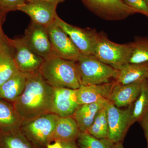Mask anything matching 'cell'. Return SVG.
Returning a JSON list of instances; mask_svg holds the SVG:
<instances>
[{
    "label": "cell",
    "instance_id": "4316f807",
    "mask_svg": "<svg viewBox=\"0 0 148 148\" xmlns=\"http://www.w3.org/2000/svg\"><path fill=\"white\" fill-rule=\"evenodd\" d=\"M26 2L25 0H0V14L5 16L9 12L17 10L18 7Z\"/></svg>",
    "mask_w": 148,
    "mask_h": 148
},
{
    "label": "cell",
    "instance_id": "7a4b0ae2",
    "mask_svg": "<svg viewBox=\"0 0 148 148\" xmlns=\"http://www.w3.org/2000/svg\"><path fill=\"white\" fill-rule=\"evenodd\" d=\"M39 71L46 82L54 88L77 89L81 85L75 61L53 56L44 61Z\"/></svg>",
    "mask_w": 148,
    "mask_h": 148
},
{
    "label": "cell",
    "instance_id": "d6986e66",
    "mask_svg": "<svg viewBox=\"0 0 148 148\" xmlns=\"http://www.w3.org/2000/svg\"><path fill=\"white\" fill-rule=\"evenodd\" d=\"M80 132L76 121L73 116L59 117L51 138V142L76 141Z\"/></svg>",
    "mask_w": 148,
    "mask_h": 148
},
{
    "label": "cell",
    "instance_id": "4dcf8cb0",
    "mask_svg": "<svg viewBox=\"0 0 148 148\" xmlns=\"http://www.w3.org/2000/svg\"><path fill=\"white\" fill-rule=\"evenodd\" d=\"M61 142L63 144V148H79L76 143V141Z\"/></svg>",
    "mask_w": 148,
    "mask_h": 148
},
{
    "label": "cell",
    "instance_id": "f546056e",
    "mask_svg": "<svg viewBox=\"0 0 148 148\" xmlns=\"http://www.w3.org/2000/svg\"><path fill=\"white\" fill-rule=\"evenodd\" d=\"M139 122L144 130L145 136L147 143V148H148V115L145 117Z\"/></svg>",
    "mask_w": 148,
    "mask_h": 148
},
{
    "label": "cell",
    "instance_id": "5bb4252c",
    "mask_svg": "<svg viewBox=\"0 0 148 148\" xmlns=\"http://www.w3.org/2000/svg\"><path fill=\"white\" fill-rule=\"evenodd\" d=\"M146 79L124 85L116 82L109 101L117 108H127L137 100Z\"/></svg>",
    "mask_w": 148,
    "mask_h": 148
},
{
    "label": "cell",
    "instance_id": "7402d4cb",
    "mask_svg": "<svg viewBox=\"0 0 148 148\" xmlns=\"http://www.w3.org/2000/svg\"><path fill=\"white\" fill-rule=\"evenodd\" d=\"M19 72L7 43L0 51V86Z\"/></svg>",
    "mask_w": 148,
    "mask_h": 148
},
{
    "label": "cell",
    "instance_id": "277c9868",
    "mask_svg": "<svg viewBox=\"0 0 148 148\" xmlns=\"http://www.w3.org/2000/svg\"><path fill=\"white\" fill-rule=\"evenodd\" d=\"M130 55V43H116L109 39L106 33L98 32L93 55L100 61L118 70L128 63Z\"/></svg>",
    "mask_w": 148,
    "mask_h": 148
},
{
    "label": "cell",
    "instance_id": "7c38bea8",
    "mask_svg": "<svg viewBox=\"0 0 148 148\" xmlns=\"http://www.w3.org/2000/svg\"><path fill=\"white\" fill-rule=\"evenodd\" d=\"M57 5L42 1L26 2L18 7L17 10L29 15L33 22L47 27L55 21L58 15L56 12Z\"/></svg>",
    "mask_w": 148,
    "mask_h": 148
},
{
    "label": "cell",
    "instance_id": "4fadbf2b",
    "mask_svg": "<svg viewBox=\"0 0 148 148\" xmlns=\"http://www.w3.org/2000/svg\"><path fill=\"white\" fill-rule=\"evenodd\" d=\"M54 88L50 113L62 117L72 116L79 105L77 98V89L64 87Z\"/></svg>",
    "mask_w": 148,
    "mask_h": 148
},
{
    "label": "cell",
    "instance_id": "cb8c5ba5",
    "mask_svg": "<svg viewBox=\"0 0 148 148\" xmlns=\"http://www.w3.org/2000/svg\"><path fill=\"white\" fill-rule=\"evenodd\" d=\"M148 115V81L143 84L140 95L133 104L132 119L133 124Z\"/></svg>",
    "mask_w": 148,
    "mask_h": 148
},
{
    "label": "cell",
    "instance_id": "8992f818",
    "mask_svg": "<svg viewBox=\"0 0 148 148\" xmlns=\"http://www.w3.org/2000/svg\"><path fill=\"white\" fill-rule=\"evenodd\" d=\"M133 104L123 110L116 107L109 100L104 103L108 123V138L114 144L122 142L130 127L133 124Z\"/></svg>",
    "mask_w": 148,
    "mask_h": 148
},
{
    "label": "cell",
    "instance_id": "d590c367",
    "mask_svg": "<svg viewBox=\"0 0 148 148\" xmlns=\"http://www.w3.org/2000/svg\"><path fill=\"white\" fill-rule=\"evenodd\" d=\"M147 81H148V76L147 79Z\"/></svg>",
    "mask_w": 148,
    "mask_h": 148
},
{
    "label": "cell",
    "instance_id": "30bf717a",
    "mask_svg": "<svg viewBox=\"0 0 148 148\" xmlns=\"http://www.w3.org/2000/svg\"><path fill=\"white\" fill-rule=\"evenodd\" d=\"M47 28L53 55L76 62L81 53L68 35L55 21Z\"/></svg>",
    "mask_w": 148,
    "mask_h": 148
},
{
    "label": "cell",
    "instance_id": "6da1fadb",
    "mask_svg": "<svg viewBox=\"0 0 148 148\" xmlns=\"http://www.w3.org/2000/svg\"><path fill=\"white\" fill-rule=\"evenodd\" d=\"M23 92L12 103L23 123L51 112L54 88L46 82L39 71L26 74Z\"/></svg>",
    "mask_w": 148,
    "mask_h": 148
},
{
    "label": "cell",
    "instance_id": "2e32d148",
    "mask_svg": "<svg viewBox=\"0 0 148 148\" xmlns=\"http://www.w3.org/2000/svg\"><path fill=\"white\" fill-rule=\"evenodd\" d=\"M148 63L142 64L127 63L118 69L116 82L127 84L147 79Z\"/></svg>",
    "mask_w": 148,
    "mask_h": 148
},
{
    "label": "cell",
    "instance_id": "3957f363",
    "mask_svg": "<svg viewBox=\"0 0 148 148\" xmlns=\"http://www.w3.org/2000/svg\"><path fill=\"white\" fill-rule=\"evenodd\" d=\"M83 85L108 83L115 80L118 70L104 64L94 55L80 54L76 61Z\"/></svg>",
    "mask_w": 148,
    "mask_h": 148
},
{
    "label": "cell",
    "instance_id": "d6a6232c",
    "mask_svg": "<svg viewBox=\"0 0 148 148\" xmlns=\"http://www.w3.org/2000/svg\"><path fill=\"white\" fill-rule=\"evenodd\" d=\"M26 2L33 1H42L49 2L58 4L63 2L65 0H25Z\"/></svg>",
    "mask_w": 148,
    "mask_h": 148
},
{
    "label": "cell",
    "instance_id": "1f68e13d",
    "mask_svg": "<svg viewBox=\"0 0 148 148\" xmlns=\"http://www.w3.org/2000/svg\"><path fill=\"white\" fill-rule=\"evenodd\" d=\"M47 148H63V144L61 141H55L53 144H47Z\"/></svg>",
    "mask_w": 148,
    "mask_h": 148
},
{
    "label": "cell",
    "instance_id": "603a6c76",
    "mask_svg": "<svg viewBox=\"0 0 148 148\" xmlns=\"http://www.w3.org/2000/svg\"><path fill=\"white\" fill-rule=\"evenodd\" d=\"M130 44L131 55L128 63H148V36L135 37L134 41Z\"/></svg>",
    "mask_w": 148,
    "mask_h": 148
},
{
    "label": "cell",
    "instance_id": "9a60e30c",
    "mask_svg": "<svg viewBox=\"0 0 148 148\" xmlns=\"http://www.w3.org/2000/svg\"><path fill=\"white\" fill-rule=\"evenodd\" d=\"M115 81L98 85H83L77 89L79 105L90 104L110 100Z\"/></svg>",
    "mask_w": 148,
    "mask_h": 148
},
{
    "label": "cell",
    "instance_id": "83f0119b",
    "mask_svg": "<svg viewBox=\"0 0 148 148\" xmlns=\"http://www.w3.org/2000/svg\"><path fill=\"white\" fill-rule=\"evenodd\" d=\"M127 6L137 13L145 15L148 18V5L144 0H122Z\"/></svg>",
    "mask_w": 148,
    "mask_h": 148
},
{
    "label": "cell",
    "instance_id": "8d00e7d4",
    "mask_svg": "<svg viewBox=\"0 0 148 148\" xmlns=\"http://www.w3.org/2000/svg\"><path fill=\"white\" fill-rule=\"evenodd\" d=\"M81 1H82V0H81Z\"/></svg>",
    "mask_w": 148,
    "mask_h": 148
},
{
    "label": "cell",
    "instance_id": "e575fe53",
    "mask_svg": "<svg viewBox=\"0 0 148 148\" xmlns=\"http://www.w3.org/2000/svg\"><path fill=\"white\" fill-rule=\"evenodd\" d=\"M144 1H145V2L146 3H147L148 5V0H144Z\"/></svg>",
    "mask_w": 148,
    "mask_h": 148
},
{
    "label": "cell",
    "instance_id": "f1b7e54d",
    "mask_svg": "<svg viewBox=\"0 0 148 148\" xmlns=\"http://www.w3.org/2000/svg\"><path fill=\"white\" fill-rule=\"evenodd\" d=\"M5 16L0 14V51L7 44L6 36L3 32L2 25Z\"/></svg>",
    "mask_w": 148,
    "mask_h": 148
},
{
    "label": "cell",
    "instance_id": "e0dca14e",
    "mask_svg": "<svg viewBox=\"0 0 148 148\" xmlns=\"http://www.w3.org/2000/svg\"><path fill=\"white\" fill-rule=\"evenodd\" d=\"M106 101L79 105L72 116L76 121L80 132H87Z\"/></svg>",
    "mask_w": 148,
    "mask_h": 148
},
{
    "label": "cell",
    "instance_id": "8fae6325",
    "mask_svg": "<svg viewBox=\"0 0 148 148\" xmlns=\"http://www.w3.org/2000/svg\"><path fill=\"white\" fill-rule=\"evenodd\" d=\"M23 38L29 47L44 60L55 56L47 27L32 21Z\"/></svg>",
    "mask_w": 148,
    "mask_h": 148
},
{
    "label": "cell",
    "instance_id": "5b68a950",
    "mask_svg": "<svg viewBox=\"0 0 148 148\" xmlns=\"http://www.w3.org/2000/svg\"><path fill=\"white\" fill-rule=\"evenodd\" d=\"M59 116L47 113L24 123L20 129L33 144L38 147L47 145L51 142Z\"/></svg>",
    "mask_w": 148,
    "mask_h": 148
},
{
    "label": "cell",
    "instance_id": "52a82bcc",
    "mask_svg": "<svg viewBox=\"0 0 148 148\" xmlns=\"http://www.w3.org/2000/svg\"><path fill=\"white\" fill-rule=\"evenodd\" d=\"M92 13L104 20L116 21L123 20L138 13L122 0H82Z\"/></svg>",
    "mask_w": 148,
    "mask_h": 148
},
{
    "label": "cell",
    "instance_id": "ffe728a7",
    "mask_svg": "<svg viewBox=\"0 0 148 148\" xmlns=\"http://www.w3.org/2000/svg\"><path fill=\"white\" fill-rule=\"evenodd\" d=\"M23 121L12 103L0 99V131L10 132L20 129Z\"/></svg>",
    "mask_w": 148,
    "mask_h": 148
},
{
    "label": "cell",
    "instance_id": "44dd1931",
    "mask_svg": "<svg viewBox=\"0 0 148 148\" xmlns=\"http://www.w3.org/2000/svg\"><path fill=\"white\" fill-rule=\"evenodd\" d=\"M0 148H34L32 143L19 129L0 131Z\"/></svg>",
    "mask_w": 148,
    "mask_h": 148
},
{
    "label": "cell",
    "instance_id": "ac0fdd59",
    "mask_svg": "<svg viewBox=\"0 0 148 148\" xmlns=\"http://www.w3.org/2000/svg\"><path fill=\"white\" fill-rule=\"evenodd\" d=\"M26 82V74L18 72L0 86V99L13 103L23 92Z\"/></svg>",
    "mask_w": 148,
    "mask_h": 148
},
{
    "label": "cell",
    "instance_id": "d4e9b609",
    "mask_svg": "<svg viewBox=\"0 0 148 148\" xmlns=\"http://www.w3.org/2000/svg\"><path fill=\"white\" fill-rule=\"evenodd\" d=\"M88 133L98 138H108V123L107 112L104 107L97 113Z\"/></svg>",
    "mask_w": 148,
    "mask_h": 148
},
{
    "label": "cell",
    "instance_id": "ba28073f",
    "mask_svg": "<svg viewBox=\"0 0 148 148\" xmlns=\"http://www.w3.org/2000/svg\"><path fill=\"white\" fill-rule=\"evenodd\" d=\"M6 40L19 71L28 74L39 71L44 60L29 47L23 38L11 39L6 36Z\"/></svg>",
    "mask_w": 148,
    "mask_h": 148
},
{
    "label": "cell",
    "instance_id": "484cf974",
    "mask_svg": "<svg viewBox=\"0 0 148 148\" xmlns=\"http://www.w3.org/2000/svg\"><path fill=\"white\" fill-rule=\"evenodd\" d=\"M79 148H113L114 145L108 138H98L88 132H80L77 139Z\"/></svg>",
    "mask_w": 148,
    "mask_h": 148
},
{
    "label": "cell",
    "instance_id": "836d02e7",
    "mask_svg": "<svg viewBox=\"0 0 148 148\" xmlns=\"http://www.w3.org/2000/svg\"><path fill=\"white\" fill-rule=\"evenodd\" d=\"M113 148H124L122 142L115 143L114 145Z\"/></svg>",
    "mask_w": 148,
    "mask_h": 148
},
{
    "label": "cell",
    "instance_id": "9c48e42d",
    "mask_svg": "<svg viewBox=\"0 0 148 148\" xmlns=\"http://www.w3.org/2000/svg\"><path fill=\"white\" fill-rule=\"evenodd\" d=\"M55 21L68 35L81 54L93 55L98 34L96 29L90 28L83 29L71 25L62 20L58 15Z\"/></svg>",
    "mask_w": 148,
    "mask_h": 148
}]
</instances>
